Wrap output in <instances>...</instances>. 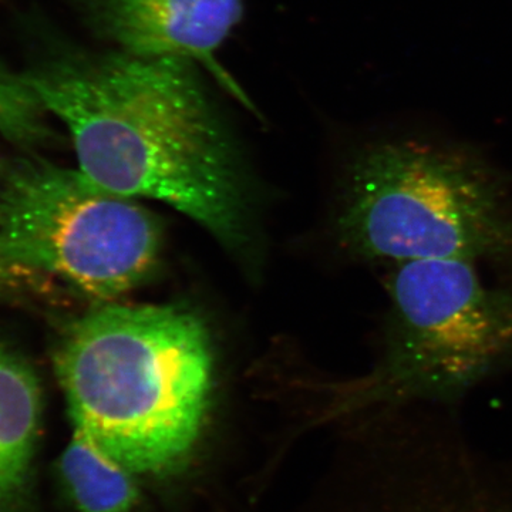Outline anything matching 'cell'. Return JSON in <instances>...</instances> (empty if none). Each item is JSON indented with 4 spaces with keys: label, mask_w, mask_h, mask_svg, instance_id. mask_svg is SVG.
<instances>
[{
    "label": "cell",
    "mask_w": 512,
    "mask_h": 512,
    "mask_svg": "<svg viewBox=\"0 0 512 512\" xmlns=\"http://www.w3.org/2000/svg\"><path fill=\"white\" fill-rule=\"evenodd\" d=\"M389 268L375 363L330 389L323 420L384 406L457 409L481 384L512 372V279L490 284L483 266L461 259Z\"/></svg>",
    "instance_id": "277c9868"
},
{
    "label": "cell",
    "mask_w": 512,
    "mask_h": 512,
    "mask_svg": "<svg viewBox=\"0 0 512 512\" xmlns=\"http://www.w3.org/2000/svg\"><path fill=\"white\" fill-rule=\"evenodd\" d=\"M25 72L49 116L66 126L79 170L93 183L163 202L231 251L248 247L238 148L197 64L64 49Z\"/></svg>",
    "instance_id": "6da1fadb"
},
{
    "label": "cell",
    "mask_w": 512,
    "mask_h": 512,
    "mask_svg": "<svg viewBox=\"0 0 512 512\" xmlns=\"http://www.w3.org/2000/svg\"><path fill=\"white\" fill-rule=\"evenodd\" d=\"M55 367L74 433L134 474L190 463L214 386L210 335L190 309L103 303L64 332Z\"/></svg>",
    "instance_id": "7a4b0ae2"
},
{
    "label": "cell",
    "mask_w": 512,
    "mask_h": 512,
    "mask_svg": "<svg viewBox=\"0 0 512 512\" xmlns=\"http://www.w3.org/2000/svg\"><path fill=\"white\" fill-rule=\"evenodd\" d=\"M59 473L77 512H134L140 504L133 471L80 434L64 448Z\"/></svg>",
    "instance_id": "9c48e42d"
},
{
    "label": "cell",
    "mask_w": 512,
    "mask_h": 512,
    "mask_svg": "<svg viewBox=\"0 0 512 512\" xmlns=\"http://www.w3.org/2000/svg\"><path fill=\"white\" fill-rule=\"evenodd\" d=\"M332 234L350 261L461 259L512 279V174L464 141L382 134L343 168Z\"/></svg>",
    "instance_id": "3957f363"
},
{
    "label": "cell",
    "mask_w": 512,
    "mask_h": 512,
    "mask_svg": "<svg viewBox=\"0 0 512 512\" xmlns=\"http://www.w3.org/2000/svg\"><path fill=\"white\" fill-rule=\"evenodd\" d=\"M0 241L18 264L101 303L157 265V221L137 200L39 157L0 158Z\"/></svg>",
    "instance_id": "5b68a950"
},
{
    "label": "cell",
    "mask_w": 512,
    "mask_h": 512,
    "mask_svg": "<svg viewBox=\"0 0 512 512\" xmlns=\"http://www.w3.org/2000/svg\"><path fill=\"white\" fill-rule=\"evenodd\" d=\"M49 284L43 276L35 274L26 266L18 264L3 247L0 241V295L3 293H23L39 291Z\"/></svg>",
    "instance_id": "8fae6325"
},
{
    "label": "cell",
    "mask_w": 512,
    "mask_h": 512,
    "mask_svg": "<svg viewBox=\"0 0 512 512\" xmlns=\"http://www.w3.org/2000/svg\"><path fill=\"white\" fill-rule=\"evenodd\" d=\"M457 409L377 407L342 424L315 512H512V466L467 436Z\"/></svg>",
    "instance_id": "8992f818"
},
{
    "label": "cell",
    "mask_w": 512,
    "mask_h": 512,
    "mask_svg": "<svg viewBox=\"0 0 512 512\" xmlns=\"http://www.w3.org/2000/svg\"><path fill=\"white\" fill-rule=\"evenodd\" d=\"M49 113L25 70L0 60V137L23 148L50 138Z\"/></svg>",
    "instance_id": "30bf717a"
},
{
    "label": "cell",
    "mask_w": 512,
    "mask_h": 512,
    "mask_svg": "<svg viewBox=\"0 0 512 512\" xmlns=\"http://www.w3.org/2000/svg\"><path fill=\"white\" fill-rule=\"evenodd\" d=\"M40 423L35 370L0 343V512H22L28 504Z\"/></svg>",
    "instance_id": "ba28073f"
},
{
    "label": "cell",
    "mask_w": 512,
    "mask_h": 512,
    "mask_svg": "<svg viewBox=\"0 0 512 512\" xmlns=\"http://www.w3.org/2000/svg\"><path fill=\"white\" fill-rule=\"evenodd\" d=\"M84 22L117 52L187 60L210 70L248 103L218 63L221 47L244 16V0H70Z\"/></svg>",
    "instance_id": "52a82bcc"
}]
</instances>
